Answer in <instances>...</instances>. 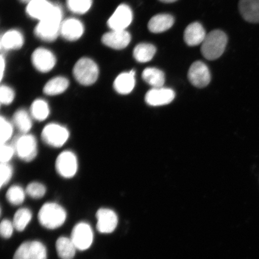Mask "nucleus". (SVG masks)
Listing matches in <instances>:
<instances>
[{
	"label": "nucleus",
	"mask_w": 259,
	"mask_h": 259,
	"mask_svg": "<svg viewBox=\"0 0 259 259\" xmlns=\"http://www.w3.org/2000/svg\"><path fill=\"white\" fill-rule=\"evenodd\" d=\"M63 12L60 6L54 5L48 15L38 22L34 29V33L41 40L51 42L60 34Z\"/></svg>",
	"instance_id": "obj_1"
},
{
	"label": "nucleus",
	"mask_w": 259,
	"mask_h": 259,
	"mask_svg": "<svg viewBox=\"0 0 259 259\" xmlns=\"http://www.w3.org/2000/svg\"><path fill=\"white\" fill-rule=\"evenodd\" d=\"M67 219L63 207L56 202L45 203L38 213V222L48 229H56L62 226Z\"/></svg>",
	"instance_id": "obj_2"
},
{
	"label": "nucleus",
	"mask_w": 259,
	"mask_h": 259,
	"mask_svg": "<svg viewBox=\"0 0 259 259\" xmlns=\"http://www.w3.org/2000/svg\"><path fill=\"white\" fill-rule=\"evenodd\" d=\"M228 41V36L221 30L209 32L202 44L203 56L208 60L218 59L224 53Z\"/></svg>",
	"instance_id": "obj_3"
},
{
	"label": "nucleus",
	"mask_w": 259,
	"mask_h": 259,
	"mask_svg": "<svg viewBox=\"0 0 259 259\" xmlns=\"http://www.w3.org/2000/svg\"><path fill=\"white\" fill-rule=\"evenodd\" d=\"M15 155L19 159L31 162L36 158L38 154V145L36 138L30 134H21L15 137L12 141Z\"/></svg>",
	"instance_id": "obj_4"
},
{
	"label": "nucleus",
	"mask_w": 259,
	"mask_h": 259,
	"mask_svg": "<svg viewBox=\"0 0 259 259\" xmlns=\"http://www.w3.org/2000/svg\"><path fill=\"white\" fill-rule=\"evenodd\" d=\"M69 138V129L57 122L45 125L41 133L42 141L49 147L54 148L63 147Z\"/></svg>",
	"instance_id": "obj_5"
},
{
	"label": "nucleus",
	"mask_w": 259,
	"mask_h": 259,
	"mask_svg": "<svg viewBox=\"0 0 259 259\" xmlns=\"http://www.w3.org/2000/svg\"><path fill=\"white\" fill-rule=\"evenodd\" d=\"M73 73L81 85L89 86L98 79L99 69L95 61L89 58H82L74 65Z\"/></svg>",
	"instance_id": "obj_6"
},
{
	"label": "nucleus",
	"mask_w": 259,
	"mask_h": 259,
	"mask_svg": "<svg viewBox=\"0 0 259 259\" xmlns=\"http://www.w3.org/2000/svg\"><path fill=\"white\" fill-rule=\"evenodd\" d=\"M55 167L61 177L65 179L73 178L78 170V160L76 155L70 150L61 152L56 158Z\"/></svg>",
	"instance_id": "obj_7"
},
{
	"label": "nucleus",
	"mask_w": 259,
	"mask_h": 259,
	"mask_svg": "<svg viewBox=\"0 0 259 259\" xmlns=\"http://www.w3.org/2000/svg\"><path fill=\"white\" fill-rule=\"evenodd\" d=\"M70 239L77 250H86L91 247L93 241V230L88 223H77L72 230Z\"/></svg>",
	"instance_id": "obj_8"
},
{
	"label": "nucleus",
	"mask_w": 259,
	"mask_h": 259,
	"mask_svg": "<svg viewBox=\"0 0 259 259\" xmlns=\"http://www.w3.org/2000/svg\"><path fill=\"white\" fill-rule=\"evenodd\" d=\"M13 259H47V248L40 242H25L16 250Z\"/></svg>",
	"instance_id": "obj_9"
},
{
	"label": "nucleus",
	"mask_w": 259,
	"mask_h": 259,
	"mask_svg": "<svg viewBox=\"0 0 259 259\" xmlns=\"http://www.w3.org/2000/svg\"><path fill=\"white\" fill-rule=\"evenodd\" d=\"M133 20L132 9L127 5H119L108 19V25L111 30H125Z\"/></svg>",
	"instance_id": "obj_10"
},
{
	"label": "nucleus",
	"mask_w": 259,
	"mask_h": 259,
	"mask_svg": "<svg viewBox=\"0 0 259 259\" xmlns=\"http://www.w3.org/2000/svg\"><path fill=\"white\" fill-rule=\"evenodd\" d=\"M31 61L34 67L41 73H47L54 69L56 57L50 50L44 48L36 49L32 54Z\"/></svg>",
	"instance_id": "obj_11"
},
{
	"label": "nucleus",
	"mask_w": 259,
	"mask_h": 259,
	"mask_svg": "<svg viewBox=\"0 0 259 259\" xmlns=\"http://www.w3.org/2000/svg\"><path fill=\"white\" fill-rule=\"evenodd\" d=\"M188 78L197 88L202 89L210 82V74L208 67L202 61H196L192 64L188 72Z\"/></svg>",
	"instance_id": "obj_12"
},
{
	"label": "nucleus",
	"mask_w": 259,
	"mask_h": 259,
	"mask_svg": "<svg viewBox=\"0 0 259 259\" xmlns=\"http://www.w3.org/2000/svg\"><path fill=\"white\" fill-rule=\"evenodd\" d=\"M97 229L102 234H111L117 227L118 218L116 213L109 208H102L97 210Z\"/></svg>",
	"instance_id": "obj_13"
},
{
	"label": "nucleus",
	"mask_w": 259,
	"mask_h": 259,
	"mask_svg": "<svg viewBox=\"0 0 259 259\" xmlns=\"http://www.w3.org/2000/svg\"><path fill=\"white\" fill-rule=\"evenodd\" d=\"M176 94L170 89L153 88L146 94L145 100L148 105L153 106L169 104L175 99Z\"/></svg>",
	"instance_id": "obj_14"
},
{
	"label": "nucleus",
	"mask_w": 259,
	"mask_h": 259,
	"mask_svg": "<svg viewBox=\"0 0 259 259\" xmlns=\"http://www.w3.org/2000/svg\"><path fill=\"white\" fill-rule=\"evenodd\" d=\"M102 40L106 46L121 50L128 46L131 41V35L126 30H111L103 35Z\"/></svg>",
	"instance_id": "obj_15"
},
{
	"label": "nucleus",
	"mask_w": 259,
	"mask_h": 259,
	"mask_svg": "<svg viewBox=\"0 0 259 259\" xmlns=\"http://www.w3.org/2000/svg\"><path fill=\"white\" fill-rule=\"evenodd\" d=\"M84 27L82 22L73 18L65 19L61 23L60 34L65 39L76 41L82 36Z\"/></svg>",
	"instance_id": "obj_16"
},
{
	"label": "nucleus",
	"mask_w": 259,
	"mask_h": 259,
	"mask_svg": "<svg viewBox=\"0 0 259 259\" xmlns=\"http://www.w3.org/2000/svg\"><path fill=\"white\" fill-rule=\"evenodd\" d=\"M238 8L245 21L259 23V0H239Z\"/></svg>",
	"instance_id": "obj_17"
},
{
	"label": "nucleus",
	"mask_w": 259,
	"mask_h": 259,
	"mask_svg": "<svg viewBox=\"0 0 259 259\" xmlns=\"http://www.w3.org/2000/svg\"><path fill=\"white\" fill-rule=\"evenodd\" d=\"M206 36L202 25L196 22L187 26L184 31V39L187 45L194 47L202 44Z\"/></svg>",
	"instance_id": "obj_18"
},
{
	"label": "nucleus",
	"mask_w": 259,
	"mask_h": 259,
	"mask_svg": "<svg viewBox=\"0 0 259 259\" xmlns=\"http://www.w3.org/2000/svg\"><path fill=\"white\" fill-rule=\"evenodd\" d=\"M53 6L48 0H31L27 4L26 12L30 17L40 21L46 17Z\"/></svg>",
	"instance_id": "obj_19"
},
{
	"label": "nucleus",
	"mask_w": 259,
	"mask_h": 259,
	"mask_svg": "<svg viewBox=\"0 0 259 259\" xmlns=\"http://www.w3.org/2000/svg\"><path fill=\"white\" fill-rule=\"evenodd\" d=\"M135 71L122 73L116 77L113 82V88L122 95H127L134 90L135 86Z\"/></svg>",
	"instance_id": "obj_20"
},
{
	"label": "nucleus",
	"mask_w": 259,
	"mask_h": 259,
	"mask_svg": "<svg viewBox=\"0 0 259 259\" xmlns=\"http://www.w3.org/2000/svg\"><path fill=\"white\" fill-rule=\"evenodd\" d=\"M24 38L21 32L17 30H11L5 32L1 37L2 50H18L23 46Z\"/></svg>",
	"instance_id": "obj_21"
},
{
	"label": "nucleus",
	"mask_w": 259,
	"mask_h": 259,
	"mask_svg": "<svg viewBox=\"0 0 259 259\" xmlns=\"http://www.w3.org/2000/svg\"><path fill=\"white\" fill-rule=\"evenodd\" d=\"M174 18L169 14H158L153 16L149 21V30L153 33H161L166 31L174 24Z\"/></svg>",
	"instance_id": "obj_22"
},
{
	"label": "nucleus",
	"mask_w": 259,
	"mask_h": 259,
	"mask_svg": "<svg viewBox=\"0 0 259 259\" xmlns=\"http://www.w3.org/2000/svg\"><path fill=\"white\" fill-rule=\"evenodd\" d=\"M12 123L21 134H27L32 127V118L25 109H19L13 115Z\"/></svg>",
	"instance_id": "obj_23"
},
{
	"label": "nucleus",
	"mask_w": 259,
	"mask_h": 259,
	"mask_svg": "<svg viewBox=\"0 0 259 259\" xmlns=\"http://www.w3.org/2000/svg\"><path fill=\"white\" fill-rule=\"evenodd\" d=\"M69 86V81L66 77L57 76L49 80L45 85L44 93L50 96L60 95Z\"/></svg>",
	"instance_id": "obj_24"
},
{
	"label": "nucleus",
	"mask_w": 259,
	"mask_h": 259,
	"mask_svg": "<svg viewBox=\"0 0 259 259\" xmlns=\"http://www.w3.org/2000/svg\"><path fill=\"white\" fill-rule=\"evenodd\" d=\"M56 246L58 256L61 259H73L75 255L77 248L70 238H58Z\"/></svg>",
	"instance_id": "obj_25"
},
{
	"label": "nucleus",
	"mask_w": 259,
	"mask_h": 259,
	"mask_svg": "<svg viewBox=\"0 0 259 259\" xmlns=\"http://www.w3.org/2000/svg\"><path fill=\"white\" fill-rule=\"evenodd\" d=\"M142 77L148 85L153 87V88L163 87L165 82L164 73L156 68H147L142 73Z\"/></svg>",
	"instance_id": "obj_26"
},
{
	"label": "nucleus",
	"mask_w": 259,
	"mask_h": 259,
	"mask_svg": "<svg viewBox=\"0 0 259 259\" xmlns=\"http://www.w3.org/2000/svg\"><path fill=\"white\" fill-rule=\"evenodd\" d=\"M50 108L47 102L41 99L35 100L30 107V113L32 119L37 121H44L50 115Z\"/></svg>",
	"instance_id": "obj_27"
},
{
	"label": "nucleus",
	"mask_w": 259,
	"mask_h": 259,
	"mask_svg": "<svg viewBox=\"0 0 259 259\" xmlns=\"http://www.w3.org/2000/svg\"><path fill=\"white\" fill-rule=\"evenodd\" d=\"M155 53L156 48L153 45L142 43L135 48L134 57L138 62L147 63L153 59Z\"/></svg>",
	"instance_id": "obj_28"
},
{
	"label": "nucleus",
	"mask_w": 259,
	"mask_h": 259,
	"mask_svg": "<svg viewBox=\"0 0 259 259\" xmlns=\"http://www.w3.org/2000/svg\"><path fill=\"white\" fill-rule=\"evenodd\" d=\"M32 216V212L28 208L19 209L15 213L12 222L16 231L19 232L24 231L26 227L31 222Z\"/></svg>",
	"instance_id": "obj_29"
},
{
	"label": "nucleus",
	"mask_w": 259,
	"mask_h": 259,
	"mask_svg": "<svg viewBox=\"0 0 259 259\" xmlns=\"http://www.w3.org/2000/svg\"><path fill=\"white\" fill-rule=\"evenodd\" d=\"M27 195L25 190L21 186L14 185L9 188L6 197L9 203L14 206L21 205Z\"/></svg>",
	"instance_id": "obj_30"
},
{
	"label": "nucleus",
	"mask_w": 259,
	"mask_h": 259,
	"mask_svg": "<svg viewBox=\"0 0 259 259\" xmlns=\"http://www.w3.org/2000/svg\"><path fill=\"white\" fill-rule=\"evenodd\" d=\"M14 124L7 118L1 116L0 118V145L8 144L14 134Z\"/></svg>",
	"instance_id": "obj_31"
},
{
	"label": "nucleus",
	"mask_w": 259,
	"mask_h": 259,
	"mask_svg": "<svg viewBox=\"0 0 259 259\" xmlns=\"http://www.w3.org/2000/svg\"><path fill=\"white\" fill-rule=\"evenodd\" d=\"M67 8L74 14H85L92 6V0H67Z\"/></svg>",
	"instance_id": "obj_32"
},
{
	"label": "nucleus",
	"mask_w": 259,
	"mask_h": 259,
	"mask_svg": "<svg viewBox=\"0 0 259 259\" xmlns=\"http://www.w3.org/2000/svg\"><path fill=\"white\" fill-rule=\"evenodd\" d=\"M47 187L39 182H32L26 187L27 195L34 199H40L47 193Z\"/></svg>",
	"instance_id": "obj_33"
},
{
	"label": "nucleus",
	"mask_w": 259,
	"mask_h": 259,
	"mask_svg": "<svg viewBox=\"0 0 259 259\" xmlns=\"http://www.w3.org/2000/svg\"><path fill=\"white\" fill-rule=\"evenodd\" d=\"M14 175V168L9 163L0 165V187L3 188L9 183Z\"/></svg>",
	"instance_id": "obj_34"
},
{
	"label": "nucleus",
	"mask_w": 259,
	"mask_h": 259,
	"mask_svg": "<svg viewBox=\"0 0 259 259\" xmlns=\"http://www.w3.org/2000/svg\"><path fill=\"white\" fill-rule=\"evenodd\" d=\"M15 94L14 90L7 85H2L0 88V102L3 105H9L14 102Z\"/></svg>",
	"instance_id": "obj_35"
},
{
	"label": "nucleus",
	"mask_w": 259,
	"mask_h": 259,
	"mask_svg": "<svg viewBox=\"0 0 259 259\" xmlns=\"http://www.w3.org/2000/svg\"><path fill=\"white\" fill-rule=\"evenodd\" d=\"M15 155V150L11 144L0 145V161H1V163H9Z\"/></svg>",
	"instance_id": "obj_36"
},
{
	"label": "nucleus",
	"mask_w": 259,
	"mask_h": 259,
	"mask_svg": "<svg viewBox=\"0 0 259 259\" xmlns=\"http://www.w3.org/2000/svg\"><path fill=\"white\" fill-rule=\"evenodd\" d=\"M15 229L13 222L8 219L3 220L0 225V234L3 238H11Z\"/></svg>",
	"instance_id": "obj_37"
},
{
	"label": "nucleus",
	"mask_w": 259,
	"mask_h": 259,
	"mask_svg": "<svg viewBox=\"0 0 259 259\" xmlns=\"http://www.w3.org/2000/svg\"><path fill=\"white\" fill-rule=\"evenodd\" d=\"M0 66H1V80L3 79V75H4V72L6 67V61L5 58L3 57V55L1 56V63H0Z\"/></svg>",
	"instance_id": "obj_38"
},
{
	"label": "nucleus",
	"mask_w": 259,
	"mask_h": 259,
	"mask_svg": "<svg viewBox=\"0 0 259 259\" xmlns=\"http://www.w3.org/2000/svg\"><path fill=\"white\" fill-rule=\"evenodd\" d=\"M160 1L164 3H171L177 2V0H160Z\"/></svg>",
	"instance_id": "obj_39"
},
{
	"label": "nucleus",
	"mask_w": 259,
	"mask_h": 259,
	"mask_svg": "<svg viewBox=\"0 0 259 259\" xmlns=\"http://www.w3.org/2000/svg\"><path fill=\"white\" fill-rule=\"evenodd\" d=\"M19 1L21 2L22 3H30L31 0H19Z\"/></svg>",
	"instance_id": "obj_40"
}]
</instances>
